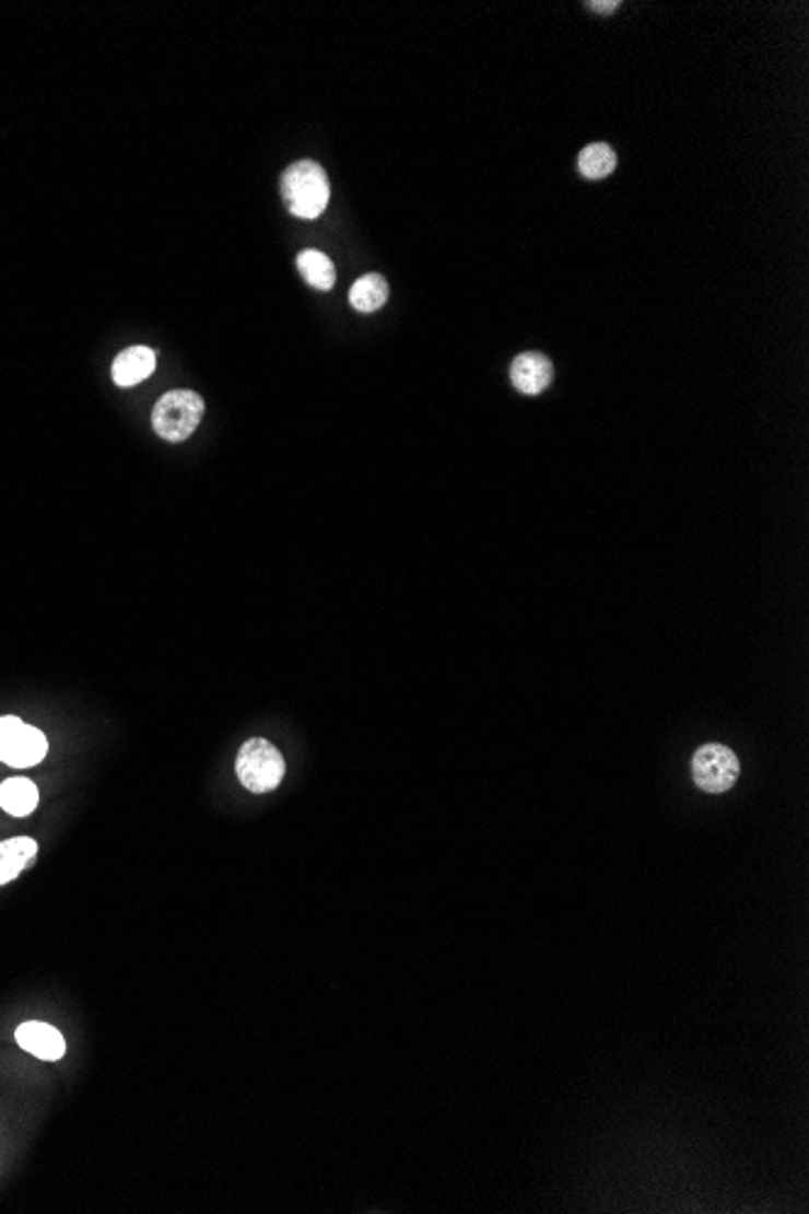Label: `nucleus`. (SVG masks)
Returning <instances> with one entry per match:
<instances>
[{"label": "nucleus", "mask_w": 809, "mask_h": 1214, "mask_svg": "<svg viewBox=\"0 0 809 1214\" xmlns=\"http://www.w3.org/2000/svg\"><path fill=\"white\" fill-rule=\"evenodd\" d=\"M618 155L609 143H589L579 153V173L587 179H603L615 171Z\"/></svg>", "instance_id": "obj_13"}, {"label": "nucleus", "mask_w": 809, "mask_h": 1214, "mask_svg": "<svg viewBox=\"0 0 809 1214\" xmlns=\"http://www.w3.org/2000/svg\"><path fill=\"white\" fill-rule=\"evenodd\" d=\"M298 272L301 277L306 279V284L313 289H320V291H330L335 287V265L332 260L325 253L320 250H303L298 255Z\"/></svg>", "instance_id": "obj_12"}, {"label": "nucleus", "mask_w": 809, "mask_h": 1214, "mask_svg": "<svg viewBox=\"0 0 809 1214\" xmlns=\"http://www.w3.org/2000/svg\"><path fill=\"white\" fill-rule=\"evenodd\" d=\"M282 197L294 217L306 221L318 219L330 201L328 173L316 161L291 163L282 175Z\"/></svg>", "instance_id": "obj_1"}, {"label": "nucleus", "mask_w": 809, "mask_h": 1214, "mask_svg": "<svg viewBox=\"0 0 809 1214\" xmlns=\"http://www.w3.org/2000/svg\"><path fill=\"white\" fill-rule=\"evenodd\" d=\"M235 771L247 791L269 793L282 783L286 763L272 742L247 739L235 759Z\"/></svg>", "instance_id": "obj_3"}, {"label": "nucleus", "mask_w": 809, "mask_h": 1214, "mask_svg": "<svg viewBox=\"0 0 809 1214\" xmlns=\"http://www.w3.org/2000/svg\"><path fill=\"white\" fill-rule=\"evenodd\" d=\"M155 364H159V357H155L151 347H129L112 364V378H115L117 386L131 388L149 378L155 371Z\"/></svg>", "instance_id": "obj_8"}, {"label": "nucleus", "mask_w": 809, "mask_h": 1214, "mask_svg": "<svg viewBox=\"0 0 809 1214\" xmlns=\"http://www.w3.org/2000/svg\"><path fill=\"white\" fill-rule=\"evenodd\" d=\"M509 374L516 390L524 393V396H538L553 381V364L546 354L526 352L514 359Z\"/></svg>", "instance_id": "obj_7"}, {"label": "nucleus", "mask_w": 809, "mask_h": 1214, "mask_svg": "<svg viewBox=\"0 0 809 1214\" xmlns=\"http://www.w3.org/2000/svg\"><path fill=\"white\" fill-rule=\"evenodd\" d=\"M388 282L380 275H364L362 279H356L354 287L350 289V303L362 313H374L378 308L386 306L388 301Z\"/></svg>", "instance_id": "obj_11"}, {"label": "nucleus", "mask_w": 809, "mask_h": 1214, "mask_svg": "<svg viewBox=\"0 0 809 1214\" xmlns=\"http://www.w3.org/2000/svg\"><path fill=\"white\" fill-rule=\"evenodd\" d=\"M39 803L37 785L27 779H8L0 785V807L13 817H27Z\"/></svg>", "instance_id": "obj_10"}, {"label": "nucleus", "mask_w": 809, "mask_h": 1214, "mask_svg": "<svg viewBox=\"0 0 809 1214\" xmlns=\"http://www.w3.org/2000/svg\"><path fill=\"white\" fill-rule=\"evenodd\" d=\"M693 781L705 793H725L739 779L737 755L725 745H705L693 755Z\"/></svg>", "instance_id": "obj_5"}, {"label": "nucleus", "mask_w": 809, "mask_h": 1214, "mask_svg": "<svg viewBox=\"0 0 809 1214\" xmlns=\"http://www.w3.org/2000/svg\"><path fill=\"white\" fill-rule=\"evenodd\" d=\"M618 5H621L618 0H603V3H601V0H589V3H587V8H591L594 13H613Z\"/></svg>", "instance_id": "obj_14"}, {"label": "nucleus", "mask_w": 809, "mask_h": 1214, "mask_svg": "<svg viewBox=\"0 0 809 1214\" xmlns=\"http://www.w3.org/2000/svg\"><path fill=\"white\" fill-rule=\"evenodd\" d=\"M49 751L42 729L22 723L15 715L0 717V761L15 769H30Z\"/></svg>", "instance_id": "obj_4"}, {"label": "nucleus", "mask_w": 809, "mask_h": 1214, "mask_svg": "<svg viewBox=\"0 0 809 1214\" xmlns=\"http://www.w3.org/2000/svg\"><path fill=\"white\" fill-rule=\"evenodd\" d=\"M15 1040L25 1052L39 1057L44 1062H59L66 1054V1040L49 1023L27 1020L15 1030Z\"/></svg>", "instance_id": "obj_6"}, {"label": "nucleus", "mask_w": 809, "mask_h": 1214, "mask_svg": "<svg viewBox=\"0 0 809 1214\" xmlns=\"http://www.w3.org/2000/svg\"><path fill=\"white\" fill-rule=\"evenodd\" d=\"M37 856V841L30 837H15L0 841V885L15 880Z\"/></svg>", "instance_id": "obj_9"}, {"label": "nucleus", "mask_w": 809, "mask_h": 1214, "mask_svg": "<svg viewBox=\"0 0 809 1214\" xmlns=\"http://www.w3.org/2000/svg\"><path fill=\"white\" fill-rule=\"evenodd\" d=\"M204 418V400L195 390H171L155 402L153 408V430L165 442H185L197 432Z\"/></svg>", "instance_id": "obj_2"}]
</instances>
